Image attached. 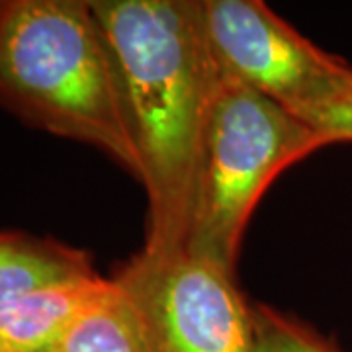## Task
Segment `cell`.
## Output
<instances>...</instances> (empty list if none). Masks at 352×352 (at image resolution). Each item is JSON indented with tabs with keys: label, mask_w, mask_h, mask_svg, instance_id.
Segmentation results:
<instances>
[{
	"label": "cell",
	"mask_w": 352,
	"mask_h": 352,
	"mask_svg": "<svg viewBox=\"0 0 352 352\" xmlns=\"http://www.w3.org/2000/svg\"><path fill=\"white\" fill-rule=\"evenodd\" d=\"M118 65L143 164L147 229L141 252L170 254L188 239L201 143L221 76L198 0H92Z\"/></svg>",
	"instance_id": "cell-1"
},
{
	"label": "cell",
	"mask_w": 352,
	"mask_h": 352,
	"mask_svg": "<svg viewBox=\"0 0 352 352\" xmlns=\"http://www.w3.org/2000/svg\"><path fill=\"white\" fill-rule=\"evenodd\" d=\"M0 106L143 182L118 65L90 2L0 0Z\"/></svg>",
	"instance_id": "cell-2"
},
{
	"label": "cell",
	"mask_w": 352,
	"mask_h": 352,
	"mask_svg": "<svg viewBox=\"0 0 352 352\" xmlns=\"http://www.w3.org/2000/svg\"><path fill=\"white\" fill-rule=\"evenodd\" d=\"M329 147L305 120L251 88L221 80L215 92L184 251L237 272L241 241L280 173Z\"/></svg>",
	"instance_id": "cell-3"
},
{
	"label": "cell",
	"mask_w": 352,
	"mask_h": 352,
	"mask_svg": "<svg viewBox=\"0 0 352 352\" xmlns=\"http://www.w3.org/2000/svg\"><path fill=\"white\" fill-rule=\"evenodd\" d=\"M221 80L302 118L352 92V67L317 47L261 0H198Z\"/></svg>",
	"instance_id": "cell-4"
},
{
	"label": "cell",
	"mask_w": 352,
	"mask_h": 352,
	"mask_svg": "<svg viewBox=\"0 0 352 352\" xmlns=\"http://www.w3.org/2000/svg\"><path fill=\"white\" fill-rule=\"evenodd\" d=\"M112 278L131 300L153 352H252L251 303L237 276L188 251H139Z\"/></svg>",
	"instance_id": "cell-5"
},
{
	"label": "cell",
	"mask_w": 352,
	"mask_h": 352,
	"mask_svg": "<svg viewBox=\"0 0 352 352\" xmlns=\"http://www.w3.org/2000/svg\"><path fill=\"white\" fill-rule=\"evenodd\" d=\"M110 286L112 278L96 274L41 286L2 302L0 352H50Z\"/></svg>",
	"instance_id": "cell-6"
},
{
	"label": "cell",
	"mask_w": 352,
	"mask_h": 352,
	"mask_svg": "<svg viewBox=\"0 0 352 352\" xmlns=\"http://www.w3.org/2000/svg\"><path fill=\"white\" fill-rule=\"evenodd\" d=\"M96 274L85 249L53 237L0 229V303L41 286Z\"/></svg>",
	"instance_id": "cell-7"
},
{
	"label": "cell",
	"mask_w": 352,
	"mask_h": 352,
	"mask_svg": "<svg viewBox=\"0 0 352 352\" xmlns=\"http://www.w3.org/2000/svg\"><path fill=\"white\" fill-rule=\"evenodd\" d=\"M50 352L153 351L133 303L112 278L110 289L80 314Z\"/></svg>",
	"instance_id": "cell-8"
},
{
	"label": "cell",
	"mask_w": 352,
	"mask_h": 352,
	"mask_svg": "<svg viewBox=\"0 0 352 352\" xmlns=\"http://www.w3.org/2000/svg\"><path fill=\"white\" fill-rule=\"evenodd\" d=\"M252 352H342L335 340L266 303H251Z\"/></svg>",
	"instance_id": "cell-9"
},
{
	"label": "cell",
	"mask_w": 352,
	"mask_h": 352,
	"mask_svg": "<svg viewBox=\"0 0 352 352\" xmlns=\"http://www.w3.org/2000/svg\"><path fill=\"white\" fill-rule=\"evenodd\" d=\"M302 120L315 127L329 145L352 143V92L323 108L305 113Z\"/></svg>",
	"instance_id": "cell-10"
}]
</instances>
